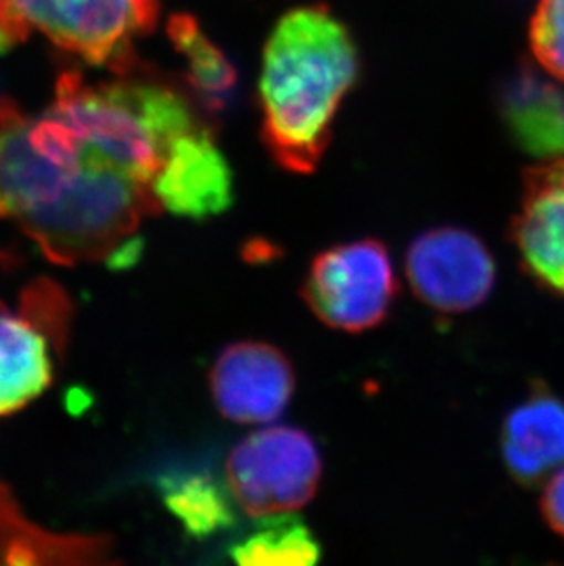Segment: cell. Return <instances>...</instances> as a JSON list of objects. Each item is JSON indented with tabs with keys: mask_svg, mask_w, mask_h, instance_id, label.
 <instances>
[{
	"mask_svg": "<svg viewBox=\"0 0 564 566\" xmlns=\"http://www.w3.org/2000/svg\"><path fill=\"white\" fill-rule=\"evenodd\" d=\"M359 72L356 39L331 6H301L279 19L259 77L262 142L279 167L297 175L317 169Z\"/></svg>",
	"mask_w": 564,
	"mask_h": 566,
	"instance_id": "6da1fadb",
	"label": "cell"
},
{
	"mask_svg": "<svg viewBox=\"0 0 564 566\" xmlns=\"http://www.w3.org/2000/svg\"><path fill=\"white\" fill-rule=\"evenodd\" d=\"M158 17L160 0H0V54L38 30L88 64L128 74L138 64L134 41Z\"/></svg>",
	"mask_w": 564,
	"mask_h": 566,
	"instance_id": "7a4b0ae2",
	"label": "cell"
},
{
	"mask_svg": "<svg viewBox=\"0 0 564 566\" xmlns=\"http://www.w3.org/2000/svg\"><path fill=\"white\" fill-rule=\"evenodd\" d=\"M70 323L69 295L50 279L28 284L17 311L0 303V418L21 411L52 385Z\"/></svg>",
	"mask_w": 564,
	"mask_h": 566,
	"instance_id": "3957f363",
	"label": "cell"
},
{
	"mask_svg": "<svg viewBox=\"0 0 564 566\" xmlns=\"http://www.w3.org/2000/svg\"><path fill=\"white\" fill-rule=\"evenodd\" d=\"M323 462L303 429H259L234 446L226 464L228 488L248 515L270 517L295 512L315 497Z\"/></svg>",
	"mask_w": 564,
	"mask_h": 566,
	"instance_id": "277c9868",
	"label": "cell"
},
{
	"mask_svg": "<svg viewBox=\"0 0 564 566\" xmlns=\"http://www.w3.org/2000/svg\"><path fill=\"white\" fill-rule=\"evenodd\" d=\"M398 292L395 266L384 242H346L321 252L304 279V303L336 331H370L389 315Z\"/></svg>",
	"mask_w": 564,
	"mask_h": 566,
	"instance_id": "5b68a950",
	"label": "cell"
},
{
	"mask_svg": "<svg viewBox=\"0 0 564 566\" xmlns=\"http://www.w3.org/2000/svg\"><path fill=\"white\" fill-rule=\"evenodd\" d=\"M416 297L442 314L482 305L495 284V261L484 242L462 228H435L416 237L405 259Z\"/></svg>",
	"mask_w": 564,
	"mask_h": 566,
	"instance_id": "8992f818",
	"label": "cell"
},
{
	"mask_svg": "<svg viewBox=\"0 0 564 566\" xmlns=\"http://www.w3.org/2000/svg\"><path fill=\"white\" fill-rule=\"evenodd\" d=\"M32 116L0 97V220L24 226L54 208L80 178V167L61 166L33 144Z\"/></svg>",
	"mask_w": 564,
	"mask_h": 566,
	"instance_id": "52a82bcc",
	"label": "cell"
},
{
	"mask_svg": "<svg viewBox=\"0 0 564 566\" xmlns=\"http://www.w3.org/2000/svg\"><path fill=\"white\" fill-rule=\"evenodd\" d=\"M209 385L222 417L237 423H270L290 406L295 373L286 354L270 343L239 342L220 353Z\"/></svg>",
	"mask_w": 564,
	"mask_h": 566,
	"instance_id": "ba28073f",
	"label": "cell"
},
{
	"mask_svg": "<svg viewBox=\"0 0 564 566\" xmlns=\"http://www.w3.org/2000/svg\"><path fill=\"white\" fill-rule=\"evenodd\" d=\"M161 209L184 219L206 220L233 203V172L209 125L181 134L167 149L153 182Z\"/></svg>",
	"mask_w": 564,
	"mask_h": 566,
	"instance_id": "9c48e42d",
	"label": "cell"
},
{
	"mask_svg": "<svg viewBox=\"0 0 564 566\" xmlns=\"http://www.w3.org/2000/svg\"><path fill=\"white\" fill-rule=\"evenodd\" d=\"M511 231L528 272L564 295V158L524 172L521 211Z\"/></svg>",
	"mask_w": 564,
	"mask_h": 566,
	"instance_id": "30bf717a",
	"label": "cell"
},
{
	"mask_svg": "<svg viewBox=\"0 0 564 566\" xmlns=\"http://www.w3.org/2000/svg\"><path fill=\"white\" fill-rule=\"evenodd\" d=\"M499 113L510 138L528 155L564 158V86L533 66H521L502 83Z\"/></svg>",
	"mask_w": 564,
	"mask_h": 566,
	"instance_id": "8fae6325",
	"label": "cell"
},
{
	"mask_svg": "<svg viewBox=\"0 0 564 566\" xmlns=\"http://www.w3.org/2000/svg\"><path fill=\"white\" fill-rule=\"evenodd\" d=\"M502 454L519 482H537L564 465V403L546 390H535L508 415Z\"/></svg>",
	"mask_w": 564,
	"mask_h": 566,
	"instance_id": "7c38bea8",
	"label": "cell"
},
{
	"mask_svg": "<svg viewBox=\"0 0 564 566\" xmlns=\"http://www.w3.org/2000/svg\"><path fill=\"white\" fill-rule=\"evenodd\" d=\"M167 33L176 52L186 61V80L198 108L208 119L224 114L239 88L234 64L189 13L170 15Z\"/></svg>",
	"mask_w": 564,
	"mask_h": 566,
	"instance_id": "4fadbf2b",
	"label": "cell"
},
{
	"mask_svg": "<svg viewBox=\"0 0 564 566\" xmlns=\"http://www.w3.org/2000/svg\"><path fill=\"white\" fill-rule=\"evenodd\" d=\"M160 495L186 534L197 539L211 537L234 524L233 495L206 473L164 476Z\"/></svg>",
	"mask_w": 564,
	"mask_h": 566,
	"instance_id": "5bb4252c",
	"label": "cell"
},
{
	"mask_svg": "<svg viewBox=\"0 0 564 566\" xmlns=\"http://www.w3.org/2000/svg\"><path fill=\"white\" fill-rule=\"evenodd\" d=\"M321 552L306 524L279 513L262 517L251 534L231 546L229 556L244 566H309L320 562Z\"/></svg>",
	"mask_w": 564,
	"mask_h": 566,
	"instance_id": "9a60e30c",
	"label": "cell"
},
{
	"mask_svg": "<svg viewBox=\"0 0 564 566\" xmlns=\"http://www.w3.org/2000/svg\"><path fill=\"white\" fill-rule=\"evenodd\" d=\"M530 49L544 72L564 81V0H539L530 22Z\"/></svg>",
	"mask_w": 564,
	"mask_h": 566,
	"instance_id": "2e32d148",
	"label": "cell"
},
{
	"mask_svg": "<svg viewBox=\"0 0 564 566\" xmlns=\"http://www.w3.org/2000/svg\"><path fill=\"white\" fill-rule=\"evenodd\" d=\"M30 518L22 513L10 488L0 481V548L10 545L17 535L27 530Z\"/></svg>",
	"mask_w": 564,
	"mask_h": 566,
	"instance_id": "e0dca14e",
	"label": "cell"
},
{
	"mask_svg": "<svg viewBox=\"0 0 564 566\" xmlns=\"http://www.w3.org/2000/svg\"><path fill=\"white\" fill-rule=\"evenodd\" d=\"M543 512L550 526L564 535V465L555 470L550 479L549 486L544 490Z\"/></svg>",
	"mask_w": 564,
	"mask_h": 566,
	"instance_id": "ac0fdd59",
	"label": "cell"
}]
</instances>
